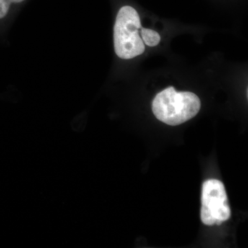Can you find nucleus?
<instances>
[{
  "mask_svg": "<svg viewBox=\"0 0 248 248\" xmlns=\"http://www.w3.org/2000/svg\"><path fill=\"white\" fill-rule=\"evenodd\" d=\"M11 3V0H0V19L7 14Z\"/></svg>",
  "mask_w": 248,
  "mask_h": 248,
  "instance_id": "39448f33",
  "label": "nucleus"
},
{
  "mask_svg": "<svg viewBox=\"0 0 248 248\" xmlns=\"http://www.w3.org/2000/svg\"><path fill=\"white\" fill-rule=\"evenodd\" d=\"M201 101L195 93L177 92L168 88L156 94L153 112L157 120L170 125H178L195 117L200 112Z\"/></svg>",
  "mask_w": 248,
  "mask_h": 248,
  "instance_id": "f257e3e1",
  "label": "nucleus"
},
{
  "mask_svg": "<svg viewBox=\"0 0 248 248\" xmlns=\"http://www.w3.org/2000/svg\"><path fill=\"white\" fill-rule=\"evenodd\" d=\"M231 216L228 197L223 183L210 179L202 187L201 220L206 226H220Z\"/></svg>",
  "mask_w": 248,
  "mask_h": 248,
  "instance_id": "7ed1b4c3",
  "label": "nucleus"
},
{
  "mask_svg": "<svg viewBox=\"0 0 248 248\" xmlns=\"http://www.w3.org/2000/svg\"><path fill=\"white\" fill-rule=\"evenodd\" d=\"M140 17L136 10L130 6L121 8L114 27V45L119 58L130 60L145 51V45L140 35Z\"/></svg>",
  "mask_w": 248,
  "mask_h": 248,
  "instance_id": "f03ea898",
  "label": "nucleus"
},
{
  "mask_svg": "<svg viewBox=\"0 0 248 248\" xmlns=\"http://www.w3.org/2000/svg\"><path fill=\"white\" fill-rule=\"evenodd\" d=\"M141 34L143 43L146 44L148 46H156L159 45L161 41L159 34L151 29H142Z\"/></svg>",
  "mask_w": 248,
  "mask_h": 248,
  "instance_id": "20e7f679",
  "label": "nucleus"
},
{
  "mask_svg": "<svg viewBox=\"0 0 248 248\" xmlns=\"http://www.w3.org/2000/svg\"><path fill=\"white\" fill-rule=\"evenodd\" d=\"M11 2L14 3H19L22 2V1H24V0H11Z\"/></svg>",
  "mask_w": 248,
  "mask_h": 248,
  "instance_id": "423d86ee",
  "label": "nucleus"
}]
</instances>
